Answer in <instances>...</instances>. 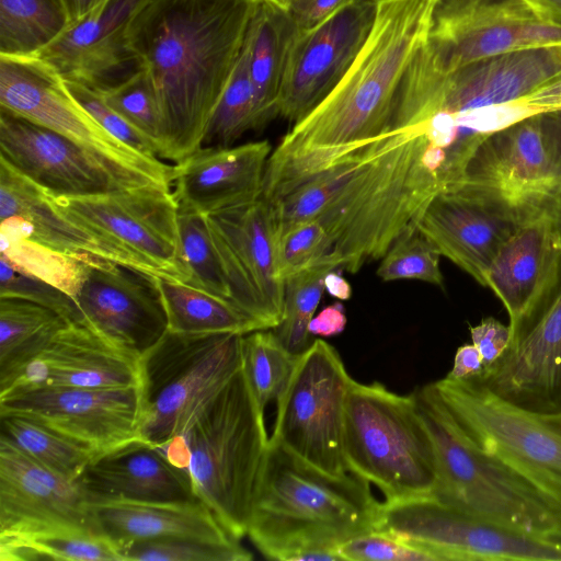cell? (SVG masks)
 <instances>
[{"mask_svg": "<svg viewBox=\"0 0 561 561\" xmlns=\"http://www.w3.org/2000/svg\"><path fill=\"white\" fill-rule=\"evenodd\" d=\"M424 124L394 129L319 162L266 169L262 197L276 233L316 220L330 250L320 264L350 273L382 257L442 190L427 169Z\"/></svg>", "mask_w": 561, "mask_h": 561, "instance_id": "cell-1", "label": "cell"}, {"mask_svg": "<svg viewBox=\"0 0 561 561\" xmlns=\"http://www.w3.org/2000/svg\"><path fill=\"white\" fill-rule=\"evenodd\" d=\"M262 1L150 0L131 21L129 47L161 113L159 158L178 163L202 148Z\"/></svg>", "mask_w": 561, "mask_h": 561, "instance_id": "cell-2", "label": "cell"}, {"mask_svg": "<svg viewBox=\"0 0 561 561\" xmlns=\"http://www.w3.org/2000/svg\"><path fill=\"white\" fill-rule=\"evenodd\" d=\"M433 3L378 2L374 25L350 70L294 124L268 161L307 165L390 131L407 79L427 44Z\"/></svg>", "mask_w": 561, "mask_h": 561, "instance_id": "cell-3", "label": "cell"}, {"mask_svg": "<svg viewBox=\"0 0 561 561\" xmlns=\"http://www.w3.org/2000/svg\"><path fill=\"white\" fill-rule=\"evenodd\" d=\"M379 507L368 481L328 476L268 440L247 536L267 559L337 561L342 543L375 531Z\"/></svg>", "mask_w": 561, "mask_h": 561, "instance_id": "cell-4", "label": "cell"}, {"mask_svg": "<svg viewBox=\"0 0 561 561\" xmlns=\"http://www.w3.org/2000/svg\"><path fill=\"white\" fill-rule=\"evenodd\" d=\"M412 396L430 432L438 481L433 499L531 537L561 542V507L460 431L433 382Z\"/></svg>", "mask_w": 561, "mask_h": 561, "instance_id": "cell-5", "label": "cell"}, {"mask_svg": "<svg viewBox=\"0 0 561 561\" xmlns=\"http://www.w3.org/2000/svg\"><path fill=\"white\" fill-rule=\"evenodd\" d=\"M181 438L196 497L241 540L270 440L242 367Z\"/></svg>", "mask_w": 561, "mask_h": 561, "instance_id": "cell-6", "label": "cell"}, {"mask_svg": "<svg viewBox=\"0 0 561 561\" xmlns=\"http://www.w3.org/2000/svg\"><path fill=\"white\" fill-rule=\"evenodd\" d=\"M344 459L386 502L432 497L438 469L430 432L412 393L352 380L345 401Z\"/></svg>", "mask_w": 561, "mask_h": 561, "instance_id": "cell-7", "label": "cell"}, {"mask_svg": "<svg viewBox=\"0 0 561 561\" xmlns=\"http://www.w3.org/2000/svg\"><path fill=\"white\" fill-rule=\"evenodd\" d=\"M445 191L516 227L547 221L561 231V156L542 113L484 139Z\"/></svg>", "mask_w": 561, "mask_h": 561, "instance_id": "cell-8", "label": "cell"}, {"mask_svg": "<svg viewBox=\"0 0 561 561\" xmlns=\"http://www.w3.org/2000/svg\"><path fill=\"white\" fill-rule=\"evenodd\" d=\"M239 333L167 334L141 356V439L163 447L183 437L242 367Z\"/></svg>", "mask_w": 561, "mask_h": 561, "instance_id": "cell-9", "label": "cell"}, {"mask_svg": "<svg viewBox=\"0 0 561 561\" xmlns=\"http://www.w3.org/2000/svg\"><path fill=\"white\" fill-rule=\"evenodd\" d=\"M466 438L561 507V411L516 405L476 377L433 382Z\"/></svg>", "mask_w": 561, "mask_h": 561, "instance_id": "cell-10", "label": "cell"}, {"mask_svg": "<svg viewBox=\"0 0 561 561\" xmlns=\"http://www.w3.org/2000/svg\"><path fill=\"white\" fill-rule=\"evenodd\" d=\"M353 378L336 350L321 339L299 355L282 396L270 440L334 478L347 476L344 410Z\"/></svg>", "mask_w": 561, "mask_h": 561, "instance_id": "cell-11", "label": "cell"}, {"mask_svg": "<svg viewBox=\"0 0 561 561\" xmlns=\"http://www.w3.org/2000/svg\"><path fill=\"white\" fill-rule=\"evenodd\" d=\"M375 531L415 547L434 561H561V542L531 537L433 497L380 503Z\"/></svg>", "mask_w": 561, "mask_h": 561, "instance_id": "cell-12", "label": "cell"}, {"mask_svg": "<svg viewBox=\"0 0 561 561\" xmlns=\"http://www.w3.org/2000/svg\"><path fill=\"white\" fill-rule=\"evenodd\" d=\"M0 159L54 196L100 195L152 183L172 186L1 107Z\"/></svg>", "mask_w": 561, "mask_h": 561, "instance_id": "cell-13", "label": "cell"}, {"mask_svg": "<svg viewBox=\"0 0 561 561\" xmlns=\"http://www.w3.org/2000/svg\"><path fill=\"white\" fill-rule=\"evenodd\" d=\"M48 196L69 219L124 248L157 277L187 284L190 275L179 239V205L171 186L152 183L83 197Z\"/></svg>", "mask_w": 561, "mask_h": 561, "instance_id": "cell-14", "label": "cell"}, {"mask_svg": "<svg viewBox=\"0 0 561 561\" xmlns=\"http://www.w3.org/2000/svg\"><path fill=\"white\" fill-rule=\"evenodd\" d=\"M561 44V24L530 0H434L427 51L442 73L524 48Z\"/></svg>", "mask_w": 561, "mask_h": 561, "instance_id": "cell-15", "label": "cell"}, {"mask_svg": "<svg viewBox=\"0 0 561 561\" xmlns=\"http://www.w3.org/2000/svg\"><path fill=\"white\" fill-rule=\"evenodd\" d=\"M0 107L172 184L173 165L107 133L71 95L61 75L36 55L0 56Z\"/></svg>", "mask_w": 561, "mask_h": 561, "instance_id": "cell-16", "label": "cell"}, {"mask_svg": "<svg viewBox=\"0 0 561 561\" xmlns=\"http://www.w3.org/2000/svg\"><path fill=\"white\" fill-rule=\"evenodd\" d=\"M231 302L262 330L282 320L284 280L276 266V226L270 204L256 201L206 216Z\"/></svg>", "mask_w": 561, "mask_h": 561, "instance_id": "cell-17", "label": "cell"}, {"mask_svg": "<svg viewBox=\"0 0 561 561\" xmlns=\"http://www.w3.org/2000/svg\"><path fill=\"white\" fill-rule=\"evenodd\" d=\"M35 421L99 455L136 440L144 416L141 385L43 387L0 399V416Z\"/></svg>", "mask_w": 561, "mask_h": 561, "instance_id": "cell-18", "label": "cell"}, {"mask_svg": "<svg viewBox=\"0 0 561 561\" xmlns=\"http://www.w3.org/2000/svg\"><path fill=\"white\" fill-rule=\"evenodd\" d=\"M511 328L505 353L476 378L527 410L561 411V260L549 287Z\"/></svg>", "mask_w": 561, "mask_h": 561, "instance_id": "cell-19", "label": "cell"}, {"mask_svg": "<svg viewBox=\"0 0 561 561\" xmlns=\"http://www.w3.org/2000/svg\"><path fill=\"white\" fill-rule=\"evenodd\" d=\"M377 4L353 0L318 26L297 33L287 57L278 116L295 124L334 90L363 48Z\"/></svg>", "mask_w": 561, "mask_h": 561, "instance_id": "cell-20", "label": "cell"}, {"mask_svg": "<svg viewBox=\"0 0 561 561\" xmlns=\"http://www.w3.org/2000/svg\"><path fill=\"white\" fill-rule=\"evenodd\" d=\"M561 77V44L524 48L442 73L431 67L417 99L421 123L437 112L462 113L529 96Z\"/></svg>", "mask_w": 561, "mask_h": 561, "instance_id": "cell-21", "label": "cell"}, {"mask_svg": "<svg viewBox=\"0 0 561 561\" xmlns=\"http://www.w3.org/2000/svg\"><path fill=\"white\" fill-rule=\"evenodd\" d=\"M75 300L85 325L140 357L168 332L156 276L130 266L87 261Z\"/></svg>", "mask_w": 561, "mask_h": 561, "instance_id": "cell-22", "label": "cell"}, {"mask_svg": "<svg viewBox=\"0 0 561 561\" xmlns=\"http://www.w3.org/2000/svg\"><path fill=\"white\" fill-rule=\"evenodd\" d=\"M141 385V357L84 323L69 322L32 357L0 377V399L43 387L121 388Z\"/></svg>", "mask_w": 561, "mask_h": 561, "instance_id": "cell-23", "label": "cell"}, {"mask_svg": "<svg viewBox=\"0 0 561 561\" xmlns=\"http://www.w3.org/2000/svg\"><path fill=\"white\" fill-rule=\"evenodd\" d=\"M149 1L104 0L36 56L66 81L107 93L142 70L129 47L128 28Z\"/></svg>", "mask_w": 561, "mask_h": 561, "instance_id": "cell-24", "label": "cell"}, {"mask_svg": "<svg viewBox=\"0 0 561 561\" xmlns=\"http://www.w3.org/2000/svg\"><path fill=\"white\" fill-rule=\"evenodd\" d=\"M271 153L267 140L202 147L172 167L179 210L207 216L256 201Z\"/></svg>", "mask_w": 561, "mask_h": 561, "instance_id": "cell-25", "label": "cell"}, {"mask_svg": "<svg viewBox=\"0 0 561 561\" xmlns=\"http://www.w3.org/2000/svg\"><path fill=\"white\" fill-rule=\"evenodd\" d=\"M43 524L96 528L79 481L32 459L0 435V531Z\"/></svg>", "mask_w": 561, "mask_h": 561, "instance_id": "cell-26", "label": "cell"}, {"mask_svg": "<svg viewBox=\"0 0 561 561\" xmlns=\"http://www.w3.org/2000/svg\"><path fill=\"white\" fill-rule=\"evenodd\" d=\"M28 238L78 257H98L156 276L151 267L112 241L65 216L38 185L0 159V220ZM157 277V276H156Z\"/></svg>", "mask_w": 561, "mask_h": 561, "instance_id": "cell-27", "label": "cell"}, {"mask_svg": "<svg viewBox=\"0 0 561 561\" xmlns=\"http://www.w3.org/2000/svg\"><path fill=\"white\" fill-rule=\"evenodd\" d=\"M415 226L440 255L483 287L489 267L518 228L486 207L445 191L431 199Z\"/></svg>", "mask_w": 561, "mask_h": 561, "instance_id": "cell-28", "label": "cell"}, {"mask_svg": "<svg viewBox=\"0 0 561 561\" xmlns=\"http://www.w3.org/2000/svg\"><path fill=\"white\" fill-rule=\"evenodd\" d=\"M78 481L89 501L198 500L188 470L173 465L161 448L144 440L98 456Z\"/></svg>", "mask_w": 561, "mask_h": 561, "instance_id": "cell-29", "label": "cell"}, {"mask_svg": "<svg viewBox=\"0 0 561 561\" xmlns=\"http://www.w3.org/2000/svg\"><path fill=\"white\" fill-rule=\"evenodd\" d=\"M89 510L99 531L116 543L122 553L131 543L149 540L194 539L222 543L240 540L201 500H91Z\"/></svg>", "mask_w": 561, "mask_h": 561, "instance_id": "cell-30", "label": "cell"}, {"mask_svg": "<svg viewBox=\"0 0 561 561\" xmlns=\"http://www.w3.org/2000/svg\"><path fill=\"white\" fill-rule=\"evenodd\" d=\"M561 260V231L547 221L518 227L499 251L485 287L517 322L553 280Z\"/></svg>", "mask_w": 561, "mask_h": 561, "instance_id": "cell-31", "label": "cell"}, {"mask_svg": "<svg viewBox=\"0 0 561 561\" xmlns=\"http://www.w3.org/2000/svg\"><path fill=\"white\" fill-rule=\"evenodd\" d=\"M297 30L285 9L262 1L250 24L244 50L254 90V129L278 116V99Z\"/></svg>", "mask_w": 561, "mask_h": 561, "instance_id": "cell-32", "label": "cell"}, {"mask_svg": "<svg viewBox=\"0 0 561 561\" xmlns=\"http://www.w3.org/2000/svg\"><path fill=\"white\" fill-rule=\"evenodd\" d=\"M1 561H124L100 531L75 524H43L0 531Z\"/></svg>", "mask_w": 561, "mask_h": 561, "instance_id": "cell-33", "label": "cell"}, {"mask_svg": "<svg viewBox=\"0 0 561 561\" xmlns=\"http://www.w3.org/2000/svg\"><path fill=\"white\" fill-rule=\"evenodd\" d=\"M168 331L180 334H247L262 330L231 302L184 283L156 277Z\"/></svg>", "mask_w": 561, "mask_h": 561, "instance_id": "cell-34", "label": "cell"}, {"mask_svg": "<svg viewBox=\"0 0 561 561\" xmlns=\"http://www.w3.org/2000/svg\"><path fill=\"white\" fill-rule=\"evenodd\" d=\"M62 0H0V56H33L69 26Z\"/></svg>", "mask_w": 561, "mask_h": 561, "instance_id": "cell-35", "label": "cell"}, {"mask_svg": "<svg viewBox=\"0 0 561 561\" xmlns=\"http://www.w3.org/2000/svg\"><path fill=\"white\" fill-rule=\"evenodd\" d=\"M69 321L19 297H0V377L35 355Z\"/></svg>", "mask_w": 561, "mask_h": 561, "instance_id": "cell-36", "label": "cell"}, {"mask_svg": "<svg viewBox=\"0 0 561 561\" xmlns=\"http://www.w3.org/2000/svg\"><path fill=\"white\" fill-rule=\"evenodd\" d=\"M1 254L21 272L58 287L73 299L84 263L98 257H78L42 244L9 220H0ZM101 260V259H100Z\"/></svg>", "mask_w": 561, "mask_h": 561, "instance_id": "cell-37", "label": "cell"}, {"mask_svg": "<svg viewBox=\"0 0 561 561\" xmlns=\"http://www.w3.org/2000/svg\"><path fill=\"white\" fill-rule=\"evenodd\" d=\"M0 421L1 434L32 459L67 479L78 481L100 456L30 419L1 415Z\"/></svg>", "mask_w": 561, "mask_h": 561, "instance_id": "cell-38", "label": "cell"}, {"mask_svg": "<svg viewBox=\"0 0 561 561\" xmlns=\"http://www.w3.org/2000/svg\"><path fill=\"white\" fill-rule=\"evenodd\" d=\"M242 369L260 410L282 396L296 368L299 355L289 352L272 329L242 335Z\"/></svg>", "mask_w": 561, "mask_h": 561, "instance_id": "cell-39", "label": "cell"}, {"mask_svg": "<svg viewBox=\"0 0 561 561\" xmlns=\"http://www.w3.org/2000/svg\"><path fill=\"white\" fill-rule=\"evenodd\" d=\"M332 268L318 264L290 275L284 280L283 316L272 329L293 354H302L310 345L309 323L325 291L324 277Z\"/></svg>", "mask_w": 561, "mask_h": 561, "instance_id": "cell-40", "label": "cell"}, {"mask_svg": "<svg viewBox=\"0 0 561 561\" xmlns=\"http://www.w3.org/2000/svg\"><path fill=\"white\" fill-rule=\"evenodd\" d=\"M255 98L244 46L233 72L207 123L202 147L232 146L254 129Z\"/></svg>", "mask_w": 561, "mask_h": 561, "instance_id": "cell-41", "label": "cell"}, {"mask_svg": "<svg viewBox=\"0 0 561 561\" xmlns=\"http://www.w3.org/2000/svg\"><path fill=\"white\" fill-rule=\"evenodd\" d=\"M178 226L181 255L190 275L187 285L231 302L228 282L206 216L179 210Z\"/></svg>", "mask_w": 561, "mask_h": 561, "instance_id": "cell-42", "label": "cell"}, {"mask_svg": "<svg viewBox=\"0 0 561 561\" xmlns=\"http://www.w3.org/2000/svg\"><path fill=\"white\" fill-rule=\"evenodd\" d=\"M439 256L415 226L401 234L381 257L377 275L385 282L417 279L443 287Z\"/></svg>", "mask_w": 561, "mask_h": 561, "instance_id": "cell-43", "label": "cell"}, {"mask_svg": "<svg viewBox=\"0 0 561 561\" xmlns=\"http://www.w3.org/2000/svg\"><path fill=\"white\" fill-rule=\"evenodd\" d=\"M124 561H249L252 553L240 540L210 542L194 539H160L135 542L123 550Z\"/></svg>", "mask_w": 561, "mask_h": 561, "instance_id": "cell-44", "label": "cell"}, {"mask_svg": "<svg viewBox=\"0 0 561 561\" xmlns=\"http://www.w3.org/2000/svg\"><path fill=\"white\" fill-rule=\"evenodd\" d=\"M101 95L113 110L152 140L160 152L161 113L153 87L144 69L122 85Z\"/></svg>", "mask_w": 561, "mask_h": 561, "instance_id": "cell-45", "label": "cell"}, {"mask_svg": "<svg viewBox=\"0 0 561 561\" xmlns=\"http://www.w3.org/2000/svg\"><path fill=\"white\" fill-rule=\"evenodd\" d=\"M330 250L323 227L316 220L290 225L276 233V266L280 279L320 264Z\"/></svg>", "mask_w": 561, "mask_h": 561, "instance_id": "cell-46", "label": "cell"}, {"mask_svg": "<svg viewBox=\"0 0 561 561\" xmlns=\"http://www.w3.org/2000/svg\"><path fill=\"white\" fill-rule=\"evenodd\" d=\"M0 297H19L47 307L69 322L83 323L76 300L42 279L27 275L0 255Z\"/></svg>", "mask_w": 561, "mask_h": 561, "instance_id": "cell-47", "label": "cell"}, {"mask_svg": "<svg viewBox=\"0 0 561 561\" xmlns=\"http://www.w3.org/2000/svg\"><path fill=\"white\" fill-rule=\"evenodd\" d=\"M66 84L71 95L107 133L141 154L159 159L157 145L113 110L100 93L76 82L66 81Z\"/></svg>", "mask_w": 561, "mask_h": 561, "instance_id": "cell-48", "label": "cell"}, {"mask_svg": "<svg viewBox=\"0 0 561 561\" xmlns=\"http://www.w3.org/2000/svg\"><path fill=\"white\" fill-rule=\"evenodd\" d=\"M337 551L347 561H433L424 551L380 531L354 537Z\"/></svg>", "mask_w": 561, "mask_h": 561, "instance_id": "cell-49", "label": "cell"}, {"mask_svg": "<svg viewBox=\"0 0 561 561\" xmlns=\"http://www.w3.org/2000/svg\"><path fill=\"white\" fill-rule=\"evenodd\" d=\"M471 343L479 351L484 370L491 367L507 350L512 340L511 325L488 317L469 327Z\"/></svg>", "mask_w": 561, "mask_h": 561, "instance_id": "cell-50", "label": "cell"}, {"mask_svg": "<svg viewBox=\"0 0 561 561\" xmlns=\"http://www.w3.org/2000/svg\"><path fill=\"white\" fill-rule=\"evenodd\" d=\"M353 0H287L285 11L297 32L311 30Z\"/></svg>", "mask_w": 561, "mask_h": 561, "instance_id": "cell-51", "label": "cell"}, {"mask_svg": "<svg viewBox=\"0 0 561 561\" xmlns=\"http://www.w3.org/2000/svg\"><path fill=\"white\" fill-rule=\"evenodd\" d=\"M347 318L344 306L341 302H334L320 310L313 316L309 323V333L323 337H331L342 333L346 327Z\"/></svg>", "mask_w": 561, "mask_h": 561, "instance_id": "cell-52", "label": "cell"}, {"mask_svg": "<svg viewBox=\"0 0 561 561\" xmlns=\"http://www.w3.org/2000/svg\"><path fill=\"white\" fill-rule=\"evenodd\" d=\"M482 357L472 343L459 346L454 357V365L446 377L450 379H469L479 377L484 371Z\"/></svg>", "mask_w": 561, "mask_h": 561, "instance_id": "cell-53", "label": "cell"}, {"mask_svg": "<svg viewBox=\"0 0 561 561\" xmlns=\"http://www.w3.org/2000/svg\"><path fill=\"white\" fill-rule=\"evenodd\" d=\"M545 112L561 110V77L530 94Z\"/></svg>", "mask_w": 561, "mask_h": 561, "instance_id": "cell-54", "label": "cell"}, {"mask_svg": "<svg viewBox=\"0 0 561 561\" xmlns=\"http://www.w3.org/2000/svg\"><path fill=\"white\" fill-rule=\"evenodd\" d=\"M340 272L331 270L327 273L324 277L325 291L339 300H348L352 296V287Z\"/></svg>", "mask_w": 561, "mask_h": 561, "instance_id": "cell-55", "label": "cell"}, {"mask_svg": "<svg viewBox=\"0 0 561 561\" xmlns=\"http://www.w3.org/2000/svg\"><path fill=\"white\" fill-rule=\"evenodd\" d=\"M70 24L81 20L104 0H62ZM69 24V25H70Z\"/></svg>", "mask_w": 561, "mask_h": 561, "instance_id": "cell-56", "label": "cell"}, {"mask_svg": "<svg viewBox=\"0 0 561 561\" xmlns=\"http://www.w3.org/2000/svg\"><path fill=\"white\" fill-rule=\"evenodd\" d=\"M542 115L561 156V110L546 112Z\"/></svg>", "mask_w": 561, "mask_h": 561, "instance_id": "cell-57", "label": "cell"}, {"mask_svg": "<svg viewBox=\"0 0 561 561\" xmlns=\"http://www.w3.org/2000/svg\"><path fill=\"white\" fill-rule=\"evenodd\" d=\"M551 22L561 24V0H530Z\"/></svg>", "mask_w": 561, "mask_h": 561, "instance_id": "cell-58", "label": "cell"}, {"mask_svg": "<svg viewBox=\"0 0 561 561\" xmlns=\"http://www.w3.org/2000/svg\"><path fill=\"white\" fill-rule=\"evenodd\" d=\"M265 2L272 3L274 5H277L279 8H285L287 0H263Z\"/></svg>", "mask_w": 561, "mask_h": 561, "instance_id": "cell-59", "label": "cell"}, {"mask_svg": "<svg viewBox=\"0 0 561 561\" xmlns=\"http://www.w3.org/2000/svg\"><path fill=\"white\" fill-rule=\"evenodd\" d=\"M374 1H376V2H380V1H383V0H374Z\"/></svg>", "mask_w": 561, "mask_h": 561, "instance_id": "cell-60", "label": "cell"}]
</instances>
